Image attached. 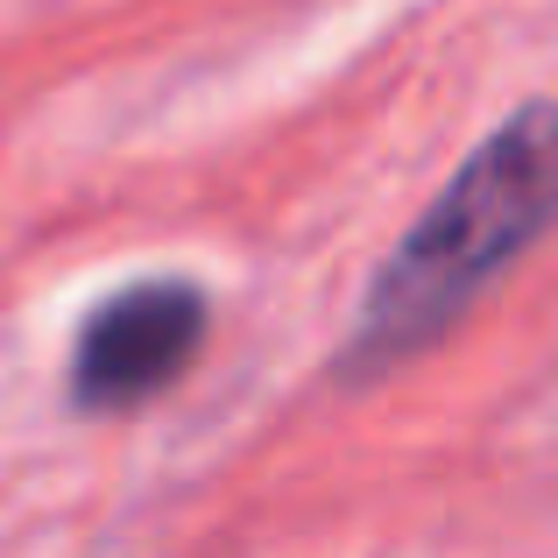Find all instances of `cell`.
I'll return each instance as SVG.
<instances>
[{
  "mask_svg": "<svg viewBox=\"0 0 558 558\" xmlns=\"http://www.w3.org/2000/svg\"><path fill=\"white\" fill-rule=\"evenodd\" d=\"M213 304L184 276H149V283L113 290L93 304L71 347V403L78 410H135L156 389H170L205 347Z\"/></svg>",
  "mask_w": 558,
  "mask_h": 558,
  "instance_id": "obj_2",
  "label": "cell"
},
{
  "mask_svg": "<svg viewBox=\"0 0 558 558\" xmlns=\"http://www.w3.org/2000/svg\"><path fill=\"white\" fill-rule=\"evenodd\" d=\"M558 121L545 99L495 128L460 178L424 205V219L403 233L389 262L375 269L368 304H361L354 347H347V375H375L389 361H410L432 347L523 247L545 233L551 198H558Z\"/></svg>",
  "mask_w": 558,
  "mask_h": 558,
  "instance_id": "obj_1",
  "label": "cell"
}]
</instances>
